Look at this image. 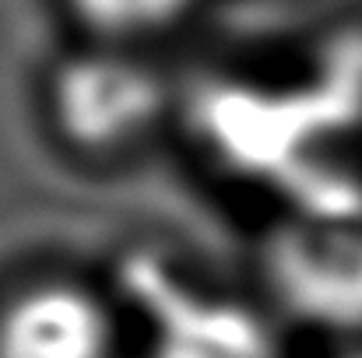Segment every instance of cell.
I'll list each match as a JSON object with an SVG mask.
<instances>
[{"label": "cell", "mask_w": 362, "mask_h": 358, "mask_svg": "<svg viewBox=\"0 0 362 358\" xmlns=\"http://www.w3.org/2000/svg\"><path fill=\"white\" fill-rule=\"evenodd\" d=\"M120 49L103 46L99 53L78 56L53 81L57 126L81 151L113 155L134 148L158 123V78Z\"/></svg>", "instance_id": "obj_1"}, {"label": "cell", "mask_w": 362, "mask_h": 358, "mask_svg": "<svg viewBox=\"0 0 362 358\" xmlns=\"http://www.w3.org/2000/svg\"><path fill=\"white\" fill-rule=\"evenodd\" d=\"M110 306L81 285L39 281L0 306V358H117Z\"/></svg>", "instance_id": "obj_2"}, {"label": "cell", "mask_w": 362, "mask_h": 358, "mask_svg": "<svg viewBox=\"0 0 362 358\" xmlns=\"http://www.w3.org/2000/svg\"><path fill=\"white\" fill-rule=\"evenodd\" d=\"M74 18L106 46H130L176 28L201 0H67Z\"/></svg>", "instance_id": "obj_3"}]
</instances>
